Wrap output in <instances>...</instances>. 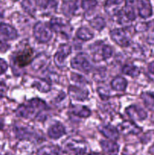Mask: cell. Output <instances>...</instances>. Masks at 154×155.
Masks as SVG:
<instances>
[{"instance_id": "obj_1", "label": "cell", "mask_w": 154, "mask_h": 155, "mask_svg": "<svg viewBox=\"0 0 154 155\" xmlns=\"http://www.w3.org/2000/svg\"><path fill=\"white\" fill-rule=\"evenodd\" d=\"M42 105H45V104L42 100L36 98L32 99L27 103V105H22L18 108L17 115L24 118H32L33 116V114H37L38 111L41 110Z\"/></svg>"}, {"instance_id": "obj_2", "label": "cell", "mask_w": 154, "mask_h": 155, "mask_svg": "<svg viewBox=\"0 0 154 155\" xmlns=\"http://www.w3.org/2000/svg\"><path fill=\"white\" fill-rule=\"evenodd\" d=\"M34 36L38 41L42 42H46L51 39L52 36V30L50 25L42 22H38L35 25L33 30Z\"/></svg>"}, {"instance_id": "obj_3", "label": "cell", "mask_w": 154, "mask_h": 155, "mask_svg": "<svg viewBox=\"0 0 154 155\" xmlns=\"http://www.w3.org/2000/svg\"><path fill=\"white\" fill-rule=\"evenodd\" d=\"M33 58V50L30 47H27L17 53L14 57V63L18 68H24L31 63Z\"/></svg>"}, {"instance_id": "obj_4", "label": "cell", "mask_w": 154, "mask_h": 155, "mask_svg": "<svg viewBox=\"0 0 154 155\" xmlns=\"http://www.w3.org/2000/svg\"><path fill=\"white\" fill-rule=\"evenodd\" d=\"M50 27L54 31L63 34L67 38H69V35L72 33V27L62 18H53L50 21Z\"/></svg>"}, {"instance_id": "obj_5", "label": "cell", "mask_w": 154, "mask_h": 155, "mask_svg": "<svg viewBox=\"0 0 154 155\" xmlns=\"http://www.w3.org/2000/svg\"><path fill=\"white\" fill-rule=\"evenodd\" d=\"M64 148L74 154H84L87 151L86 144L82 141L69 139L65 142Z\"/></svg>"}, {"instance_id": "obj_6", "label": "cell", "mask_w": 154, "mask_h": 155, "mask_svg": "<svg viewBox=\"0 0 154 155\" xmlns=\"http://www.w3.org/2000/svg\"><path fill=\"white\" fill-rule=\"evenodd\" d=\"M111 37L118 45L128 46L130 43V36L128 32L122 29H116L110 33Z\"/></svg>"}, {"instance_id": "obj_7", "label": "cell", "mask_w": 154, "mask_h": 155, "mask_svg": "<svg viewBox=\"0 0 154 155\" xmlns=\"http://www.w3.org/2000/svg\"><path fill=\"white\" fill-rule=\"evenodd\" d=\"M72 67L75 69L79 70V71H84V72L88 73L91 68L90 62L88 61L87 58L83 54H78L72 59L71 62Z\"/></svg>"}, {"instance_id": "obj_8", "label": "cell", "mask_w": 154, "mask_h": 155, "mask_svg": "<svg viewBox=\"0 0 154 155\" xmlns=\"http://www.w3.org/2000/svg\"><path fill=\"white\" fill-rule=\"evenodd\" d=\"M137 7L139 16L142 18H148L152 16V7L149 0H137Z\"/></svg>"}, {"instance_id": "obj_9", "label": "cell", "mask_w": 154, "mask_h": 155, "mask_svg": "<svg viewBox=\"0 0 154 155\" xmlns=\"http://www.w3.org/2000/svg\"><path fill=\"white\" fill-rule=\"evenodd\" d=\"M126 111L128 112V115L131 117V119L136 120H142L147 117L146 112L143 109L137 106H131L127 109Z\"/></svg>"}, {"instance_id": "obj_10", "label": "cell", "mask_w": 154, "mask_h": 155, "mask_svg": "<svg viewBox=\"0 0 154 155\" xmlns=\"http://www.w3.org/2000/svg\"><path fill=\"white\" fill-rule=\"evenodd\" d=\"M71 52V47L68 45H63L60 47L57 52L56 53L55 57H54V60H55V63L58 64L63 63L64 59L67 57Z\"/></svg>"}, {"instance_id": "obj_11", "label": "cell", "mask_w": 154, "mask_h": 155, "mask_svg": "<svg viewBox=\"0 0 154 155\" xmlns=\"http://www.w3.org/2000/svg\"><path fill=\"white\" fill-rule=\"evenodd\" d=\"M101 145L103 150L109 155H116L119 152V147L116 142L112 141H102Z\"/></svg>"}, {"instance_id": "obj_12", "label": "cell", "mask_w": 154, "mask_h": 155, "mask_svg": "<svg viewBox=\"0 0 154 155\" xmlns=\"http://www.w3.org/2000/svg\"><path fill=\"white\" fill-rule=\"evenodd\" d=\"M77 8L78 7H77L76 2L71 0L63 2L61 8L63 15H66V17H71L75 15Z\"/></svg>"}, {"instance_id": "obj_13", "label": "cell", "mask_w": 154, "mask_h": 155, "mask_svg": "<svg viewBox=\"0 0 154 155\" xmlns=\"http://www.w3.org/2000/svg\"><path fill=\"white\" fill-rule=\"evenodd\" d=\"M65 133V129L63 126L60 123L52 125L48 130V136L54 139H57L61 137Z\"/></svg>"}, {"instance_id": "obj_14", "label": "cell", "mask_w": 154, "mask_h": 155, "mask_svg": "<svg viewBox=\"0 0 154 155\" xmlns=\"http://www.w3.org/2000/svg\"><path fill=\"white\" fill-rule=\"evenodd\" d=\"M0 33L7 36L9 39H15L18 37V33L13 27L8 24L2 23L0 24Z\"/></svg>"}, {"instance_id": "obj_15", "label": "cell", "mask_w": 154, "mask_h": 155, "mask_svg": "<svg viewBox=\"0 0 154 155\" xmlns=\"http://www.w3.org/2000/svg\"><path fill=\"white\" fill-rule=\"evenodd\" d=\"M125 0H106L105 2V9L108 12L110 8L112 9V13L116 15L122 9H119V6L121 5L122 3Z\"/></svg>"}, {"instance_id": "obj_16", "label": "cell", "mask_w": 154, "mask_h": 155, "mask_svg": "<svg viewBox=\"0 0 154 155\" xmlns=\"http://www.w3.org/2000/svg\"><path fill=\"white\" fill-rule=\"evenodd\" d=\"M100 130L108 139L116 140L119 138V133H118L117 130L115 128H113L112 126H102L100 128Z\"/></svg>"}, {"instance_id": "obj_17", "label": "cell", "mask_w": 154, "mask_h": 155, "mask_svg": "<svg viewBox=\"0 0 154 155\" xmlns=\"http://www.w3.org/2000/svg\"><path fill=\"white\" fill-rule=\"evenodd\" d=\"M37 6L45 11H54L57 8L56 0H36Z\"/></svg>"}, {"instance_id": "obj_18", "label": "cell", "mask_w": 154, "mask_h": 155, "mask_svg": "<svg viewBox=\"0 0 154 155\" xmlns=\"http://www.w3.org/2000/svg\"><path fill=\"white\" fill-rule=\"evenodd\" d=\"M21 6L23 9L29 15H33L36 13L37 5H36V0H23L21 2Z\"/></svg>"}, {"instance_id": "obj_19", "label": "cell", "mask_w": 154, "mask_h": 155, "mask_svg": "<svg viewBox=\"0 0 154 155\" xmlns=\"http://www.w3.org/2000/svg\"><path fill=\"white\" fill-rule=\"evenodd\" d=\"M15 132H16L17 137L20 138L21 139H25L28 138H30L33 135V131L32 129L27 127H15Z\"/></svg>"}, {"instance_id": "obj_20", "label": "cell", "mask_w": 154, "mask_h": 155, "mask_svg": "<svg viewBox=\"0 0 154 155\" xmlns=\"http://www.w3.org/2000/svg\"><path fill=\"white\" fill-rule=\"evenodd\" d=\"M112 87L116 91H124L126 88L127 81L123 77H118L112 81Z\"/></svg>"}, {"instance_id": "obj_21", "label": "cell", "mask_w": 154, "mask_h": 155, "mask_svg": "<svg viewBox=\"0 0 154 155\" xmlns=\"http://www.w3.org/2000/svg\"><path fill=\"white\" fill-rule=\"evenodd\" d=\"M141 98L145 106L149 110L154 111V95L149 92H143L141 95Z\"/></svg>"}, {"instance_id": "obj_22", "label": "cell", "mask_w": 154, "mask_h": 155, "mask_svg": "<svg viewBox=\"0 0 154 155\" xmlns=\"http://www.w3.org/2000/svg\"><path fill=\"white\" fill-rule=\"evenodd\" d=\"M36 155H59V151L55 146L48 145L41 148Z\"/></svg>"}, {"instance_id": "obj_23", "label": "cell", "mask_w": 154, "mask_h": 155, "mask_svg": "<svg viewBox=\"0 0 154 155\" xmlns=\"http://www.w3.org/2000/svg\"><path fill=\"white\" fill-rule=\"evenodd\" d=\"M76 36L82 40H89L93 38V33L86 27H81L77 31Z\"/></svg>"}, {"instance_id": "obj_24", "label": "cell", "mask_w": 154, "mask_h": 155, "mask_svg": "<svg viewBox=\"0 0 154 155\" xmlns=\"http://www.w3.org/2000/svg\"><path fill=\"white\" fill-rule=\"evenodd\" d=\"M122 71H123L124 74L133 77H137L140 74V71H139L138 68L134 65H125L122 69Z\"/></svg>"}, {"instance_id": "obj_25", "label": "cell", "mask_w": 154, "mask_h": 155, "mask_svg": "<svg viewBox=\"0 0 154 155\" xmlns=\"http://www.w3.org/2000/svg\"><path fill=\"white\" fill-rule=\"evenodd\" d=\"M72 112L75 114V115H78L79 117H87L91 114L90 110L87 107L79 105L75 106L72 108Z\"/></svg>"}, {"instance_id": "obj_26", "label": "cell", "mask_w": 154, "mask_h": 155, "mask_svg": "<svg viewBox=\"0 0 154 155\" xmlns=\"http://www.w3.org/2000/svg\"><path fill=\"white\" fill-rule=\"evenodd\" d=\"M90 24L93 28L98 30H101L105 27V21L101 17H96L90 21Z\"/></svg>"}, {"instance_id": "obj_27", "label": "cell", "mask_w": 154, "mask_h": 155, "mask_svg": "<svg viewBox=\"0 0 154 155\" xmlns=\"http://www.w3.org/2000/svg\"><path fill=\"white\" fill-rule=\"evenodd\" d=\"M97 5H98L97 0H82V7L87 12L95 8Z\"/></svg>"}, {"instance_id": "obj_28", "label": "cell", "mask_w": 154, "mask_h": 155, "mask_svg": "<svg viewBox=\"0 0 154 155\" xmlns=\"http://www.w3.org/2000/svg\"><path fill=\"white\" fill-rule=\"evenodd\" d=\"M8 69V64L3 59L0 58V75L4 74Z\"/></svg>"}, {"instance_id": "obj_29", "label": "cell", "mask_w": 154, "mask_h": 155, "mask_svg": "<svg viewBox=\"0 0 154 155\" xmlns=\"http://www.w3.org/2000/svg\"><path fill=\"white\" fill-rule=\"evenodd\" d=\"M147 41L150 44H154V31L152 33H149V36H148Z\"/></svg>"}, {"instance_id": "obj_30", "label": "cell", "mask_w": 154, "mask_h": 155, "mask_svg": "<svg viewBox=\"0 0 154 155\" xmlns=\"http://www.w3.org/2000/svg\"><path fill=\"white\" fill-rule=\"evenodd\" d=\"M148 70H149L151 74H154V61L149 63V66H148Z\"/></svg>"}, {"instance_id": "obj_31", "label": "cell", "mask_w": 154, "mask_h": 155, "mask_svg": "<svg viewBox=\"0 0 154 155\" xmlns=\"http://www.w3.org/2000/svg\"><path fill=\"white\" fill-rule=\"evenodd\" d=\"M149 154H154V143L152 144V146H151L150 148H149Z\"/></svg>"}, {"instance_id": "obj_32", "label": "cell", "mask_w": 154, "mask_h": 155, "mask_svg": "<svg viewBox=\"0 0 154 155\" xmlns=\"http://www.w3.org/2000/svg\"><path fill=\"white\" fill-rule=\"evenodd\" d=\"M90 155H102V154H91Z\"/></svg>"}, {"instance_id": "obj_33", "label": "cell", "mask_w": 154, "mask_h": 155, "mask_svg": "<svg viewBox=\"0 0 154 155\" xmlns=\"http://www.w3.org/2000/svg\"><path fill=\"white\" fill-rule=\"evenodd\" d=\"M2 18V14H0V20H1Z\"/></svg>"}, {"instance_id": "obj_34", "label": "cell", "mask_w": 154, "mask_h": 155, "mask_svg": "<svg viewBox=\"0 0 154 155\" xmlns=\"http://www.w3.org/2000/svg\"><path fill=\"white\" fill-rule=\"evenodd\" d=\"M12 1H18V0H12Z\"/></svg>"}]
</instances>
